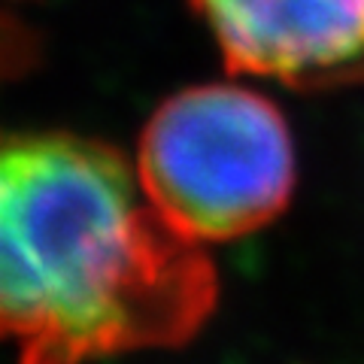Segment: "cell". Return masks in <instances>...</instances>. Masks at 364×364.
Instances as JSON below:
<instances>
[{
    "instance_id": "cell-4",
    "label": "cell",
    "mask_w": 364,
    "mask_h": 364,
    "mask_svg": "<svg viewBox=\"0 0 364 364\" xmlns=\"http://www.w3.org/2000/svg\"><path fill=\"white\" fill-rule=\"evenodd\" d=\"M40 33L13 9L0 6V85L16 82L40 61Z\"/></svg>"
},
{
    "instance_id": "cell-2",
    "label": "cell",
    "mask_w": 364,
    "mask_h": 364,
    "mask_svg": "<svg viewBox=\"0 0 364 364\" xmlns=\"http://www.w3.org/2000/svg\"><path fill=\"white\" fill-rule=\"evenodd\" d=\"M136 179L146 200L198 243L270 225L294 191V140L273 100L231 82L170 95L143 124Z\"/></svg>"
},
{
    "instance_id": "cell-1",
    "label": "cell",
    "mask_w": 364,
    "mask_h": 364,
    "mask_svg": "<svg viewBox=\"0 0 364 364\" xmlns=\"http://www.w3.org/2000/svg\"><path fill=\"white\" fill-rule=\"evenodd\" d=\"M215 301L203 243L146 200L128 155L73 131H0V343L18 364L176 349Z\"/></svg>"
},
{
    "instance_id": "cell-3",
    "label": "cell",
    "mask_w": 364,
    "mask_h": 364,
    "mask_svg": "<svg viewBox=\"0 0 364 364\" xmlns=\"http://www.w3.org/2000/svg\"><path fill=\"white\" fill-rule=\"evenodd\" d=\"M231 73L294 88L364 85V0H188Z\"/></svg>"
}]
</instances>
